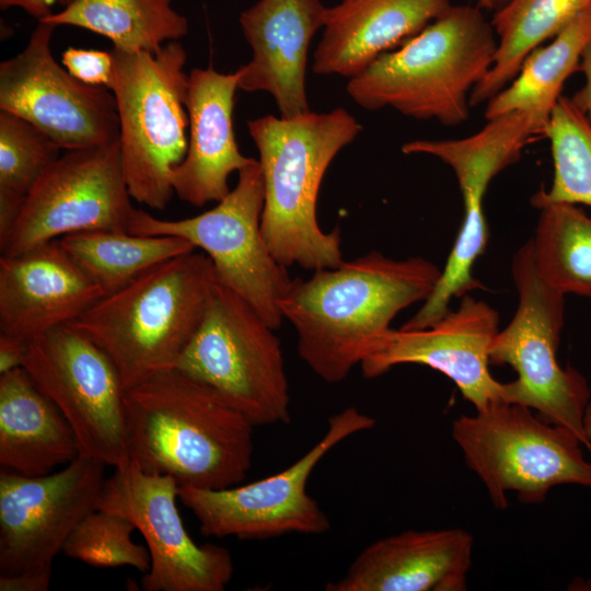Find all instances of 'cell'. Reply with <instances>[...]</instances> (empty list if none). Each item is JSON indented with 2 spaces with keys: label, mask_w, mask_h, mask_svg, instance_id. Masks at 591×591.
I'll return each mask as SVG.
<instances>
[{
  "label": "cell",
  "mask_w": 591,
  "mask_h": 591,
  "mask_svg": "<svg viewBox=\"0 0 591 591\" xmlns=\"http://www.w3.org/2000/svg\"><path fill=\"white\" fill-rule=\"evenodd\" d=\"M441 269L424 257L378 251L292 278L279 302L296 329L298 352L323 381H344L403 310L432 293Z\"/></svg>",
  "instance_id": "cell-1"
},
{
  "label": "cell",
  "mask_w": 591,
  "mask_h": 591,
  "mask_svg": "<svg viewBox=\"0 0 591 591\" xmlns=\"http://www.w3.org/2000/svg\"><path fill=\"white\" fill-rule=\"evenodd\" d=\"M129 459L179 486L223 489L245 480L254 428L208 385L172 368L124 394Z\"/></svg>",
  "instance_id": "cell-2"
},
{
  "label": "cell",
  "mask_w": 591,
  "mask_h": 591,
  "mask_svg": "<svg viewBox=\"0 0 591 591\" xmlns=\"http://www.w3.org/2000/svg\"><path fill=\"white\" fill-rule=\"evenodd\" d=\"M259 154L265 199L260 230L273 256L287 268H334L343 259L339 227L324 232L316 218L323 177L334 158L362 127L345 108L285 118L250 119Z\"/></svg>",
  "instance_id": "cell-3"
},
{
  "label": "cell",
  "mask_w": 591,
  "mask_h": 591,
  "mask_svg": "<svg viewBox=\"0 0 591 591\" xmlns=\"http://www.w3.org/2000/svg\"><path fill=\"white\" fill-rule=\"evenodd\" d=\"M496 32L479 5H451L399 47L348 80L367 111L391 107L419 120L456 126L470 116V96L494 63Z\"/></svg>",
  "instance_id": "cell-4"
},
{
  "label": "cell",
  "mask_w": 591,
  "mask_h": 591,
  "mask_svg": "<svg viewBox=\"0 0 591 591\" xmlns=\"http://www.w3.org/2000/svg\"><path fill=\"white\" fill-rule=\"evenodd\" d=\"M211 259L193 251L144 271L69 323L114 362L126 390L174 368L216 283Z\"/></svg>",
  "instance_id": "cell-5"
},
{
  "label": "cell",
  "mask_w": 591,
  "mask_h": 591,
  "mask_svg": "<svg viewBox=\"0 0 591 591\" xmlns=\"http://www.w3.org/2000/svg\"><path fill=\"white\" fill-rule=\"evenodd\" d=\"M111 91L119 119L121 167L134 200L164 210L175 195L174 169L184 160L188 137L187 54L178 40L157 53L113 48Z\"/></svg>",
  "instance_id": "cell-6"
},
{
  "label": "cell",
  "mask_w": 591,
  "mask_h": 591,
  "mask_svg": "<svg viewBox=\"0 0 591 591\" xmlns=\"http://www.w3.org/2000/svg\"><path fill=\"white\" fill-rule=\"evenodd\" d=\"M452 438L498 510L508 508L510 491L522 503L536 505L558 485L591 488V462L577 433L521 404L500 401L461 415L452 422Z\"/></svg>",
  "instance_id": "cell-7"
},
{
  "label": "cell",
  "mask_w": 591,
  "mask_h": 591,
  "mask_svg": "<svg viewBox=\"0 0 591 591\" xmlns=\"http://www.w3.org/2000/svg\"><path fill=\"white\" fill-rule=\"evenodd\" d=\"M511 273L518 308L489 348L490 366H510L518 375L502 384L501 401L526 406L543 420L571 429L591 452L583 429L591 390L578 370L557 360L566 296L536 271L530 241L514 253Z\"/></svg>",
  "instance_id": "cell-8"
},
{
  "label": "cell",
  "mask_w": 591,
  "mask_h": 591,
  "mask_svg": "<svg viewBox=\"0 0 591 591\" xmlns=\"http://www.w3.org/2000/svg\"><path fill=\"white\" fill-rule=\"evenodd\" d=\"M275 331L245 300L216 281L174 369L211 387L255 426L288 424L289 381Z\"/></svg>",
  "instance_id": "cell-9"
},
{
  "label": "cell",
  "mask_w": 591,
  "mask_h": 591,
  "mask_svg": "<svg viewBox=\"0 0 591 591\" xmlns=\"http://www.w3.org/2000/svg\"><path fill=\"white\" fill-rule=\"evenodd\" d=\"M235 187L194 217L165 220L135 209L128 232L186 240L212 262L217 281L245 300L273 328L282 321L279 302L292 278L268 250L260 230L264 179L258 160L237 172Z\"/></svg>",
  "instance_id": "cell-10"
},
{
  "label": "cell",
  "mask_w": 591,
  "mask_h": 591,
  "mask_svg": "<svg viewBox=\"0 0 591 591\" xmlns=\"http://www.w3.org/2000/svg\"><path fill=\"white\" fill-rule=\"evenodd\" d=\"M543 136L544 126L535 116L514 111L489 119L483 129L462 139L414 140L402 146L405 154H429L449 165L463 200L462 224L441 276L432 293L402 328L433 325L451 310L452 299L482 288L473 269L489 241L485 194L490 182L520 159L525 146Z\"/></svg>",
  "instance_id": "cell-11"
},
{
  "label": "cell",
  "mask_w": 591,
  "mask_h": 591,
  "mask_svg": "<svg viewBox=\"0 0 591 591\" xmlns=\"http://www.w3.org/2000/svg\"><path fill=\"white\" fill-rule=\"evenodd\" d=\"M375 419L350 406L327 420L324 436L300 459L265 478L223 489L179 486L178 499L207 537L267 540L286 534L321 535L331 520L306 491L310 475L327 452Z\"/></svg>",
  "instance_id": "cell-12"
},
{
  "label": "cell",
  "mask_w": 591,
  "mask_h": 591,
  "mask_svg": "<svg viewBox=\"0 0 591 591\" xmlns=\"http://www.w3.org/2000/svg\"><path fill=\"white\" fill-rule=\"evenodd\" d=\"M131 199L119 140L66 150L42 174L13 223L0 235V254L20 255L77 232H128L136 209Z\"/></svg>",
  "instance_id": "cell-13"
},
{
  "label": "cell",
  "mask_w": 591,
  "mask_h": 591,
  "mask_svg": "<svg viewBox=\"0 0 591 591\" xmlns=\"http://www.w3.org/2000/svg\"><path fill=\"white\" fill-rule=\"evenodd\" d=\"M23 368L65 416L81 454L113 467L129 460L125 389L96 344L65 324L28 341Z\"/></svg>",
  "instance_id": "cell-14"
},
{
  "label": "cell",
  "mask_w": 591,
  "mask_h": 591,
  "mask_svg": "<svg viewBox=\"0 0 591 591\" xmlns=\"http://www.w3.org/2000/svg\"><path fill=\"white\" fill-rule=\"evenodd\" d=\"M179 485L169 475L142 471L130 459L106 478L97 509L132 522L150 554L146 591H223L233 577L229 549L198 545L186 531L176 506Z\"/></svg>",
  "instance_id": "cell-15"
},
{
  "label": "cell",
  "mask_w": 591,
  "mask_h": 591,
  "mask_svg": "<svg viewBox=\"0 0 591 591\" xmlns=\"http://www.w3.org/2000/svg\"><path fill=\"white\" fill-rule=\"evenodd\" d=\"M55 28L38 22L24 49L0 63V111L27 120L65 150L118 140L113 92L79 81L55 60Z\"/></svg>",
  "instance_id": "cell-16"
},
{
  "label": "cell",
  "mask_w": 591,
  "mask_h": 591,
  "mask_svg": "<svg viewBox=\"0 0 591 591\" xmlns=\"http://www.w3.org/2000/svg\"><path fill=\"white\" fill-rule=\"evenodd\" d=\"M106 465L80 454L43 476L0 473V575L51 568L76 526L97 509Z\"/></svg>",
  "instance_id": "cell-17"
},
{
  "label": "cell",
  "mask_w": 591,
  "mask_h": 591,
  "mask_svg": "<svg viewBox=\"0 0 591 591\" xmlns=\"http://www.w3.org/2000/svg\"><path fill=\"white\" fill-rule=\"evenodd\" d=\"M433 325L393 329L372 345L360 367L368 379L399 364H421L448 376L462 396L482 410L501 401L502 382L490 373L489 348L499 331V313L470 293Z\"/></svg>",
  "instance_id": "cell-18"
},
{
  "label": "cell",
  "mask_w": 591,
  "mask_h": 591,
  "mask_svg": "<svg viewBox=\"0 0 591 591\" xmlns=\"http://www.w3.org/2000/svg\"><path fill=\"white\" fill-rule=\"evenodd\" d=\"M326 8L321 0H258L244 10L239 23L252 59L236 69L239 90L270 94L285 118L310 112L308 51Z\"/></svg>",
  "instance_id": "cell-19"
},
{
  "label": "cell",
  "mask_w": 591,
  "mask_h": 591,
  "mask_svg": "<svg viewBox=\"0 0 591 591\" xmlns=\"http://www.w3.org/2000/svg\"><path fill=\"white\" fill-rule=\"evenodd\" d=\"M102 297L59 240L0 257V334L30 341L71 323Z\"/></svg>",
  "instance_id": "cell-20"
},
{
  "label": "cell",
  "mask_w": 591,
  "mask_h": 591,
  "mask_svg": "<svg viewBox=\"0 0 591 591\" xmlns=\"http://www.w3.org/2000/svg\"><path fill=\"white\" fill-rule=\"evenodd\" d=\"M473 535L462 529L390 535L368 545L327 591H465Z\"/></svg>",
  "instance_id": "cell-21"
},
{
  "label": "cell",
  "mask_w": 591,
  "mask_h": 591,
  "mask_svg": "<svg viewBox=\"0 0 591 591\" xmlns=\"http://www.w3.org/2000/svg\"><path fill=\"white\" fill-rule=\"evenodd\" d=\"M236 90V70L221 73L208 67L188 73V147L173 171L172 185L175 195L194 207L221 200L231 190L229 176L254 160L241 153L235 139Z\"/></svg>",
  "instance_id": "cell-22"
},
{
  "label": "cell",
  "mask_w": 591,
  "mask_h": 591,
  "mask_svg": "<svg viewBox=\"0 0 591 591\" xmlns=\"http://www.w3.org/2000/svg\"><path fill=\"white\" fill-rule=\"evenodd\" d=\"M451 5L450 0H340L326 8L312 69L320 76L349 80L420 33Z\"/></svg>",
  "instance_id": "cell-23"
},
{
  "label": "cell",
  "mask_w": 591,
  "mask_h": 591,
  "mask_svg": "<svg viewBox=\"0 0 591 591\" xmlns=\"http://www.w3.org/2000/svg\"><path fill=\"white\" fill-rule=\"evenodd\" d=\"M80 454L77 437L67 419L28 372L20 367L0 374L2 470L43 476Z\"/></svg>",
  "instance_id": "cell-24"
},
{
  "label": "cell",
  "mask_w": 591,
  "mask_h": 591,
  "mask_svg": "<svg viewBox=\"0 0 591 591\" xmlns=\"http://www.w3.org/2000/svg\"><path fill=\"white\" fill-rule=\"evenodd\" d=\"M38 22L96 33L128 53H157L188 33V20L172 7V0H73Z\"/></svg>",
  "instance_id": "cell-25"
},
{
  "label": "cell",
  "mask_w": 591,
  "mask_h": 591,
  "mask_svg": "<svg viewBox=\"0 0 591 591\" xmlns=\"http://www.w3.org/2000/svg\"><path fill=\"white\" fill-rule=\"evenodd\" d=\"M590 8L591 0H509L496 10L491 20L498 37L495 60L473 89L471 107L498 94L513 80L533 49Z\"/></svg>",
  "instance_id": "cell-26"
},
{
  "label": "cell",
  "mask_w": 591,
  "mask_h": 591,
  "mask_svg": "<svg viewBox=\"0 0 591 591\" xmlns=\"http://www.w3.org/2000/svg\"><path fill=\"white\" fill-rule=\"evenodd\" d=\"M591 37V8L578 15L546 46L533 49L513 80L486 105L489 120L514 112H528L546 126L561 97L566 80L576 71Z\"/></svg>",
  "instance_id": "cell-27"
},
{
  "label": "cell",
  "mask_w": 591,
  "mask_h": 591,
  "mask_svg": "<svg viewBox=\"0 0 591 591\" xmlns=\"http://www.w3.org/2000/svg\"><path fill=\"white\" fill-rule=\"evenodd\" d=\"M58 240L104 296L121 289L150 268L196 250L177 236L107 230L77 232Z\"/></svg>",
  "instance_id": "cell-28"
},
{
  "label": "cell",
  "mask_w": 591,
  "mask_h": 591,
  "mask_svg": "<svg viewBox=\"0 0 591 591\" xmlns=\"http://www.w3.org/2000/svg\"><path fill=\"white\" fill-rule=\"evenodd\" d=\"M529 240L536 271L563 294L591 298V217L567 202H540Z\"/></svg>",
  "instance_id": "cell-29"
},
{
  "label": "cell",
  "mask_w": 591,
  "mask_h": 591,
  "mask_svg": "<svg viewBox=\"0 0 591 591\" xmlns=\"http://www.w3.org/2000/svg\"><path fill=\"white\" fill-rule=\"evenodd\" d=\"M545 137L551 143L553 182L532 196V205L567 202L591 208V121L570 99L561 96Z\"/></svg>",
  "instance_id": "cell-30"
},
{
  "label": "cell",
  "mask_w": 591,
  "mask_h": 591,
  "mask_svg": "<svg viewBox=\"0 0 591 591\" xmlns=\"http://www.w3.org/2000/svg\"><path fill=\"white\" fill-rule=\"evenodd\" d=\"M61 148L27 120L0 111V235L18 217L24 200Z\"/></svg>",
  "instance_id": "cell-31"
},
{
  "label": "cell",
  "mask_w": 591,
  "mask_h": 591,
  "mask_svg": "<svg viewBox=\"0 0 591 591\" xmlns=\"http://www.w3.org/2000/svg\"><path fill=\"white\" fill-rule=\"evenodd\" d=\"M135 530L125 517L95 509L76 526L62 552L92 567L130 566L146 573L151 565L150 554L147 547L132 541Z\"/></svg>",
  "instance_id": "cell-32"
},
{
  "label": "cell",
  "mask_w": 591,
  "mask_h": 591,
  "mask_svg": "<svg viewBox=\"0 0 591 591\" xmlns=\"http://www.w3.org/2000/svg\"><path fill=\"white\" fill-rule=\"evenodd\" d=\"M62 65L79 81L112 89L114 58L112 51L69 47L62 53Z\"/></svg>",
  "instance_id": "cell-33"
},
{
  "label": "cell",
  "mask_w": 591,
  "mask_h": 591,
  "mask_svg": "<svg viewBox=\"0 0 591 591\" xmlns=\"http://www.w3.org/2000/svg\"><path fill=\"white\" fill-rule=\"evenodd\" d=\"M51 568L0 575V591H47Z\"/></svg>",
  "instance_id": "cell-34"
},
{
  "label": "cell",
  "mask_w": 591,
  "mask_h": 591,
  "mask_svg": "<svg viewBox=\"0 0 591 591\" xmlns=\"http://www.w3.org/2000/svg\"><path fill=\"white\" fill-rule=\"evenodd\" d=\"M28 341L0 334V374L23 367Z\"/></svg>",
  "instance_id": "cell-35"
},
{
  "label": "cell",
  "mask_w": 591,
  "mask_h": 591,
  "mask_svg": "<svg viewBox=\"0 0 591 591\" xmlns=\"http://www.w3.org/2000/svg\"><path fill=\"white\" fill-rule=\"evenodd\" d=\"M579 71L583 73L584 84L570 100L591 121V37L582 50Z\"/></svg>",
  "instance_id": "cell-36"
},
{
  "label": "cell",
  "mask_w": 591,
  "mask_h": 591,
  "mask_svg": "<svg viewBox=\"0 0 591 591\" xmlns=\"http://www.w3.org/2000/svg\"><path fill=\"white\" fill-rule=\"evenodd\" d=\"M72 1L73 0H0V8L2 10L20 8L37 21H42L54 13V5L59 4L62 8H66Z\"/></svg>",
  "instance_id": "cell-37"
},
{
  "label": "cell",
  "mask_w": 591,
  "mask_h": 591,
  "mask_svg": "<svg viewBox=\"0 0 591 591\" xmlns=\"http://www.w3.org/2000/svg\"><path fill=\"white\" fill-rule=\"evenodd\" d=\"M583 429L588 440L591 442V401L589 402L584 410Z\"/></svg>",
  "instance_id": "cell-38"
},
{
  "label": "cell",
  "mask_w": 591,
  "mask_h": 591,
  "mask_svg": "<svg viewBox=\"0 0 591 591\" xmlns=\"http://www.w3.org/2000/svg\"><path fill=\"white\" fill-rule=\"evenodd\" d=\"M477 5H479L482 9L495 11V0H477Z\"/></svg>",
  "instance_id": "cell-39"
},
{
  "label": "cell",
  "mask_w": 591,
  "mask_h": 591,
  "mask_svg": "<svg viewBox=\"0 0 591 591\" xmlns=\"http://www.w3.org/2000/svg\"><path fill=\"white\" fill-rule=\"evenodd\" d=\"M509 0H495L496 10L500 9L502 5H505ZM494 11V12H495Z\"/></svg>",
  "instance_id": "cell-40"
}]
</instances>
